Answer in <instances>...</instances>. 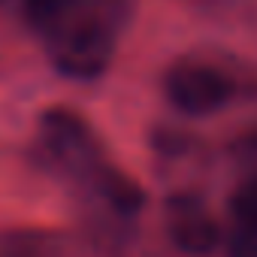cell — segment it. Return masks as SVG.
Instances as JSON below:
<instances>
[{
  "instance_id": "obj_2",
  "label": "cell",
  "mask_w": 257,
  "mask_h": 257,
  "mask_svg": "<svg viewBox=\"0 0 257 257\" xmlns=\"http://www.w3.org/2000/svg\"><path fill=\"white\" fill-rule=\"evenodd\" d=\"M34 149L40 167L70 182L82 197H91L115 167L94 124L79 109L64 103L46 106L37 115Z\"/></svg>"
},
{
  "instance_id": "obj_5",
  "label": "cell",
  "mask_w": 257,
  "mask_h": 257,
  "mask_svg": "<svg viewBox=\"0 0 257 257\" xmlns=\"http://www.w3.org/2000/svg\"><path fill=\"white\" fill-rule=\"evenodd\" d=\"M0 257H79V245L58 227L16 224L0 230Z\"/></svg>"
},
{
  "instance_id": "obj_9",
  "label": "cell",
  "mask_w": 257,
  "mask_h": 257,
  "mask_svg": "<svg viewBox=\"0 0 257 257\" xmlns=\"http://www.w3.org/2000/svg\"><path fill=\"white\" fill-rule=\"evenodd\" d=\"M230 158H233L239 167H245L248 173L257 170V124L248 127V131H242V134L230 143Z\"/></svg>"
},
{
  "instance_id": "obj_1",
  "label": "cell",
  "mask_w": 257,
  "mask_h": 257,
  "mask_svg": "<svg viewBox=\"0 0 257 257\" xmlns=\"http://www.w3.org/2000/svg\"><path fill=\"white\" fill-rule=\"evenodd\" d=\"M134 13L137 0H82L52 34L43 37L55 73L73 82L106 76Z\"/></svg>"
},
{
  "instance_id": "obj_7",
  "label": "cell",
  "mask_w": 257,
  "mask_h": 257,
  "mask_svg": "<svg viewBox=\"0 0 257 257\" xmlns=\"http://www.w3.org/2000/svg\"><path fill=\"white\" fill-rule=\"evenodd\" d=\"M227 257H257V221H233L224 236Z\"/></svg>"
},
{
  "instance_id": "obj_8",
  "label": "cell",
  "mask_w": 257,
  "mask_h": 257,
  "mask_svg": "<svg viewBox=\"0 0 257 257\" xmlns=\"http://www.w3.org/2000/svg\"><path fill=\"white\" fill-rule=\"evenodd\" d=\"M230 215L233 221H257V170L248 173L230 194Z\"/></svg>"
},
{
  "instance_id": "obj_6",
  "label": "cell",
  "mask_w": 257,
  "mask_h": 257,
  "mask_svg": "<svg viewBox=\"0 0 257 257\" xmlns=\"http://www.w3.org/2000/svg\"><path fill=\"white\" fill-rule=\"evenodd\" d=\"M152 152L161 167H182L203 161V143L182 131V127H155L152 131Z\"/></svg>"
},
{
  "instance_id": "obj_3",
  "label": "cell",
  "mask_w": 257,
  "mask_h": 257,
  "mask_svg": "<svg viewBox=\"0 0 257 257\" xmlns=\"http://www.w3.org/2000/svg\"><path fill=\"white\" fill-rule=\"evenodd\" d=\"M161 91L182 118H209L245 94H257V73L209 55H179L161 73Z\"/></svg>"
},
{
  "instance_id": "obj_10",
  "label": "cell",
  "mask_w": 257,
  "mask_h": 257,
  "mask_svg": "<svg viewBox=\"0 0 257 257\" xmlns=\"http://www.w3.org/2000/svg\"><path fill=\"white\" fill-rule=\"evenodd\" d=\"M0 4H4V0H0Z\"/></svg>"
},
{
  "instance_id": "obj_4",
  "label": "cell",
  "mask_w": 257,
  "mask_h": 257,
  "mask_svg": "<svg viewBox=\"0 0 257 257\" xmlns=\"http://www.w3.org/2000/svg\"><path fill=\"white\" fill-rule=\"evenodd\" d=\"M164 221H167L170 242L191 257H206V254L218 251L224 245V236H227L221 230L218 218L212 215V209L206 206V200L194 188L173 191L167 197Z\"/></svg>"
}]
</instances>
